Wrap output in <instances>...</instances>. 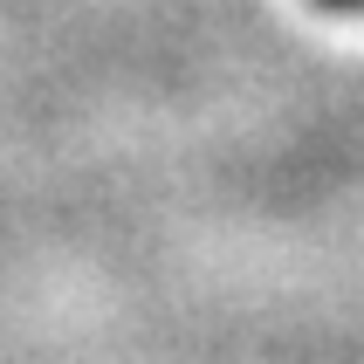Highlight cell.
<instances>
[{"instance_id": "1", "label": "cell", "mask_w": 364, "mask_h": 364, "mask_svg": "<svg viewBox=\"0 0 364 364\" xmlns=\"http://www.w3.org/2000/svg\"><path fill=\"white\" fill-rule=\"evenodd\" d=\"M330 7H364V0H330Z\"/></svg>"}]
</instances>
